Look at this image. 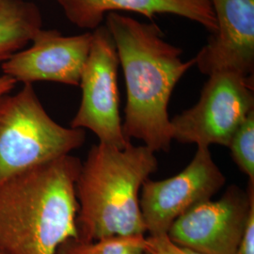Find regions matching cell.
Masks as SVG:
<instances>
[{
  "label": "cell",
  "instance_id": "cell-1",
  "mask_svg": "<svg viewBox=\"0 0 254 254\" xmlns=\"http://www.w3.org/2000/svg\"><path fill=\"white\" fill-rule=\"evenodd\" d=\"M105 19L127 86L124 135L129 141L141 140L154 153L168 152L173 140L170 99L195 59L184 62L182 49L166 42L154 22L142 23L119 12H109Z\"/></svg>",
  "mask_w": 254,
  "mask_h": 254
},
{
  "label": "cell",
  "instance_id": "cell-2",
  "mask_svg": "<svg viewBox=\"0 0 254 254\" xmlns=\"http://www.w3.org/2000/svg\"><path fill=\"white\" fill-rule=\"evenodd\" d=\"M81 161L71 154L0 182V251L56 254L77 238L75 181Z\"/></svg>",
  "mask_w": 254,
  "mask_h": 254
},
{
  "label": "cell",
  "instance_id": "cell-3",
  "mask_svg": "<svg viewBox=\"0 0 254 254\" xmlns=\"http://www.w3.org/2000/svg\"><path fill=\"white\" fill-rule=\"evenodd\" d=\"M157 168L154 152L147 146H92L75 181L77 238L91 242L145 236L139 196Z\"/></svg>",
  "mask_w": 254,
  "mask_h": 254
},
{
  "label": "cell",
  "instance_id": "cell-4",
  "mask_svg": "<svg viewBox=\"0 0 254 254\" xmlns=\"http://www.w3.org/2000/svg\"><path fill=\"white\" fill-rule=\"evenodd\" d=\"M83 129L49 116L31 84L0 97V182L81 147Z\"/></svg>",
  "mask_w": 254,
  "mask_h": 254
},
{
  "label": "cell",
  "instance_id": "cell-5",
  "mask_svg": "<svg viewBox=\"0 0 254 254\" xmlns=\"http://www.w3.org/2000/svg\"><path fill=\"white\" fill-rule=\"evenodd\" d=\"M254 76L230 72L209 75L197 104L171 120L173 139L197 147H228L254 111Z\"/></svg>",
  "mask_w": 254,
  "mask_h": 254
},
{
  "label": "cell",
  "instance_id": "cell-6",
  "mask_svg": "<svg viewBox=\"0 0 254 254\" xmlns=\"http://www.w3.org/2000/svg\"><path fill=\"white\" fill-rule=\"evenodd\" d=\"M91 32L90 53L79 83L81 102L71 127L88 129L99 142L125 148L130 141L124 135L120 114L117 48L106 26Z\"/></svg>",
  "mask_w": 254,
  "mask_h": 254
},
{
  "label": "cell",
  "instance_id": "cell-7",
  "mask_svg": "<svg viewBox=\"0 0 254 254\" xmlns=\"http://www.w3.org/2000/svg\"><path fill=\"white\" fill-rule=\"evenodd\" d=\"M254 210V183L236 185L220 199L202 201L177 218L167 236L177 245L202 254H236Z\"/></svg>",
  "mask_w": 254,
  "mask_h": 254
},
{
  "label": "cell",
  "instance_id": "cell-8",
  "mask_svg": "<svg viewBox=\"0 0 254 254\" xmlns=\"http://www.w3.org/2000/svg\"><path fill=\"white\" fill-rule=\"evenodd\" d=\"M226 183L208 147H197L190 163L165 180H146L139 204L149 236L167 235L173 222L202 201L211 200Z\"/></svg>",
  "mask_w": 254,
  "mask_h": 254
},
{
  "label": "cell",
  "instance_id": "cell-9",
  "mask_svg": "<svg viewBox=\"0 0 254 254\" xmlns=\"http://www.w3.org/2000/svg\"><path fill=\"white\" fill-rule=\"evenodd\" d=\"M91 40V31L64 36L56 29L42 28L31 46L1 64L2 73L24 85L49 81L79 86Z\"/></svg>",
  "mask_w": 254,
  "mask_h": 254
},
{
  "label": "cell",
  "instance_id": "cell-10",
  "mask_svg": "<svg viewBox=\"0 0 254 254\" xmlns=\"http://www.w3.org/2000/svg\"><path fill=\"white\" fill-rule=\"evenodd\" d=\"M217 29L197 54L203 74L230 72L254 76V0H210Z\"/></svg>",
  "mask_w": 254,
  "mask_h": 254
},
{
  "label": "cell",
  "instance_id": "cell-11",
  "mask_svg": "<svg viewBox=\"0 0 254 254\" xmlns=\"http://www.w3.org/2000/svg\"><path fill=\"white\" fill-rule=\"evenodd\" d=\"M67 19L76 27L93 31L109 12L132 11L153 20L173 14L194 21L214 33L217 23L212 8L188 0H57Z\"/></svg>",
  "mask_w": 254,
  "mask_h": 254
},
{
  "label": "cell",
  "instance_id": "cell-12",
  "mask_svg": "<svg viewBox=\"0 0 254 254\" xmlns=\"http://www.w3.org/2000/svg\"><path fill=\"white\" fill-rule=\"evenodd\" d=\"M42 26V13L35 3L0 0V64L23 50Z\"/></svg>",
  "mask_w": 254,
  "mask_h": 254
},
{
  "label": "cell",
  "instance_id": "cell-13",
  "mask_svg": "<svg viewBox=\"0 0 254 254\" xmlns=\"http://www.w3.org/2000/svg\"><path fill=\"white\" fill-rule=\"evenodd\" d=\"M146 236H116L97 241L70 238L56 254H145Z\"/></svg>",
  "mask_w": 254,
  "mask_h": 254
},
{
  "label": "cell",
  "instance_id": "cell-14",
  "mask_svg": "<svg viewBox=\"0 0 254 254\" xmlns=\"http://www.w3.org/2000/svg\"><path fill=\"white\" fill-rule=\"evenodd\" d=\"M228 148L239 170L254 183V111L238 127Z\"/></svg>",
  "mask_w": 254,
  "mask_h": 254
},
{
  "label": "cell",
  "instance_id": "cell-15",
  "mask_svg": "<svg viewBox=\"0 0 254 254\" xmlns=\"http://www.w3.org/2000/svg\"><path fill=\"white\" fill-rule=\"evenodd\" d=\"M145 254H202L173 243L167 235L146 236Z\"/></svg>",
  "mask_w": 254,
  "mask_h": 254
},
{
  "label": "cell",
  "instance_id": "cell-16",
  "mask_svg": "<svg viewBox=\"0 0 254 254\" xmlns=\"http://www.w3.org/2000/svg\"><path fill=\"white\" fill-rule=\"evenodd\" d=\"M236 254H254V210L250 215L244 235L237 247Z\"/></svg>",
  "mask_w": 254,
  "mask_h": 254
},
{
  "label": "cell",
  "instance_id": "cell-17",
  "mask_svg": "<svg viewBox=\"0 0 254 254\" xmlns=\"http://www.w3.org/2000/svg\"><path fill=\"white\" fill-rule=\"evenodd\" d=\"M16 84L17 82L12 79L11 77L2 74L0 76V97L10 93V91L14 89Z\"/></svg>",
  "mask_w": 254,
  "mask_h": 254
},
{
  "label": "cell",
  "instance_id": "cell-18",
  "mask_svg": "<svg viewBox=\"0 0 254 254\" xmlns=\"http://www.w3.org/2000/svg\"><path fill=\"white\" fill-rule=\"evenodd\" d=\"M188 1H191V2H194V3L200 4L201 6H204V7H207V8H212L210 0H188Z\"/></svg>",
  "mask_w": 254,
  "mask_h": 254
},
{
  "label": "cell",
  "instance_id": "cell-19",
  "mask_svg": "<svg viewBox=\"0 0 254 254\" xmlns=\"http://www.w3.org/2000/svg\"><path fill=\"white\" fill-rule=\"evenodd\" d=\"M0 254H3V253H2V252H1V251H0Z\"/></svg>",
  "mask_w": 254,
  "mask_h": 254
}]
</instances>
